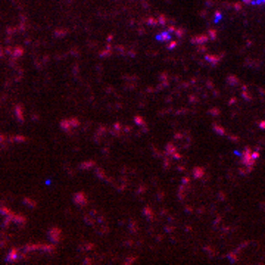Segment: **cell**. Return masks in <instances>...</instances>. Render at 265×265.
<instances>
[{
  "mask_svg": "<svg viewBox=\"0 0 265 265\" xmlns=\"http://www.w3.org/2000/svg\"><path fill=\"white\" fill-rule=\"evenodd\" d=\"M146 186H144V184H142V186H140V189H139V191H137V193H139V194H142V193H144V191H146Z\"/></svg>",
  "mask_w": 265,
  "mask_h": 265,
  "instance_id": "7dc6e473",
  "label": "cell"
},
{
  "mask_svg": "<svg viewBox=\"0 0 265 265\" xmlns=\"http://www.w3.org/2000/svg\"><path fill=\"white\" fill-rule=\"evenodd\" d=\"M199 16H200V18H206V16H208V12H206V10H200V12H199Z\"/></svg>",
  "mask_w": 265,
  "mask_h": 265,
  "instance_id": "bcb514c9",
  "label": "cell"
},
{
  "mask_svg": "<svg viewBox=\"0 0 265 265\" xmlns=\"http://www.w3.org/2000/svg\"><path fill=\"white\" fill-rule=\"evenodd\" d=\"M206 44H199L198 46V49H196V52L198 53H206Z\"/></svg>",
  "mask_w": 265,
  "mask_h": 265,
  "instance_id": "f1b7e54d",
  "label": "cell"
},
{
  "mask_svg": "<svg viewBox=\"0 0 265 265\" xmlns=\"http://www.w3.org/2000/svg\"><path fill=\"white\" fill-rule=\"evenodd\" d=\"M95 165H96L95 161H85L80 165V170H90V168H93Z\"/></svg>",
  "mask_w": 265,
  "mask_h": 265,
  "instance_id": "30bf717a",
  "label": "cell"
},
{
  "mask_svg": "<svg viewBox=\"0 0 265 265\" xmlns=\"http://www.w3.org/2000/svg\"><path fill=\"white\" fill-rule=\"evenodd\" d=\"M137 261V258H128L127 261H124V264H132V262H136Z\"/></svg>",
  "mask_w": 265,
  "mask_h": 265,
  "instance_id": "ee69618b",
  "label": "cell"
},
{
  "mask_svg": "<svg viewBox=\"0 0 265 265\" xmlns=\"http://www.w3.org/2000/svg\"><path fill=\"white\" fill-rule=\"evenodd\" d=\"M71 55H74V56H78V55H80L78 49H72V50H71Z\"/></svg>",
  "mask_w": 265,
  "mask_h": 265,
  "instance_id": "816d5d0a",
  "label": "cell"
},
{
  "mask_svg": "<svg viewBox=\"0 0 265 265\" xmlns=\"http://www.w3.org/2000/svg\"><path fill=\"white\" fill-rule=\"evenodd\" d=\"M134 124H136V125H139V127H144V125H147V124H146V121H144V118H143V116H139V115H137V116H134Z\"/></svg>",
  "mask_w": 265,
  "mask_h": 265,
  "instance_id": "2e32d148",
  "label": "cell"
},
{
  "mask_svg": "<svg viewBox=\"0 0 265 265\" xmlns=\"http://www.w3.org/2000/svg\"><path fill=\"white\" fill-rule=\"evenodd\" d=\"M95 171H96V175H97L99 178H102V180H105V178H106V174H105V171L102 170V168H99V167H97Z\"/></svg>",
  "mask_w": 265,
  "mask_h": 265,
  "instance_id": "603a6c76",
  "label": "cell"
},
{
  "mask_svg": "<svg viewBox=\"0 0 265 265\" xmlns=\"http://www.w3.org/2000/svg\"><path fill=\"white\" fill-rule=\"evenodd\" d=\"M66 33H68L66 29H56V31H55V36H56V37H64Z\"/></svg>",
  "mask_w": 265,
  "mask_h": 265,
  "instance_id": "836d02e7",
  "label": "cell"
},
{
  "mask_svg": "<svg viewBox=\"0 0 265 265\" xmlns=\"http://www.w3.org/2000/svg\"><path fill=\"white\" fill-rule=\"evenodd\" d=\"M212 128H214V131L217 132L218 136H225V134H227V132H225V130H224L221 125H218V124H214V125H212Z\"/></svg>",
  "mask_w": 265,
  "mask_h": 265,
  "instance_id": "7c38bea8",
  "label": "cell"
},
{
  "mask_svg": "<svg viewBox=\"0 0 265 265\" xmlns=\"http://www.w3.org/2000/svg\"><path fill=\"white\" fill-rule=\"evenodd\" d=\"M74 202H75L77 205H80V206H85L88 200H87V198H85V194L83 191H77L75 194H74Z\"/></svg>",
  "mask_w": 265,
  "mask_h": 265,
  "instance_id": "5b68a950",
  "label": "cell"
},
{
  "mask_svg": "<svg viewBox=\"0 0 265 265\" xmlns=\"http://www.w3.org/2000/svg\"><path fill=\"white\" fill-rule=\"evenodd\" d=\"M60 236H62V231H60V228H57V227L50 228L47 231V237L50 239V242H53V243H57Z\"/></svg>",
  "mask_w": 265,
  "mask_h": 265,
  "instance_id": "7a4b0ae2",
  "label": "cell"
},
{
  "mask_svg": "<svg viewBox=\"0 0 265 265\" xmlns=\"http://www.w3.org/2000/svg\"><path fill=\"white\" fill-rule=\"evenodd\" d=\"M137 231H139V225H137V222L131 221V222H130V233H137Z\"/></svg>",
  "mask_w": 265,
  "mask_h": 265,
  "instance_id": "d4e9b609",
  "label": "cell"
},
{
  "mask_svg": "<svg viewBox=\"0 0 265 265\" xmlns=\"http://www.w3.org/2000/svg\"><path fill=\"white\" fill-rule=\"evenodd\" d=\"M203 211H205V208H199L198 211H196V212H198V214H202V212H203Z\"/></svg>",
  "mask_w": 265,
  "mask_h": 265,
  "instance_id": "91938a15",
  "label": "cell"
},
{
  "mask_svg": "<svg viewBox=\"0 0 265 265\" xmlns=\"http://www.w3.org/2000/svg\"><path fill=\"white\" fill-rule=\"evenodd\" d=\"M221 16H222V10L217 9V10H215V22H218V21L221 19Z\"/></svg>",
  "mask_w": 265,
  "mask_h": 265,
  "instance_id": "e575fe53",
  "label": "cell"
},
{
  "mask_svg": "<svg viewBox=\"0 0 265 265\" xmlns=\"http://www.w3.org/2000/svg\"><path fill=\"white\" fill-rule=\"evenodd\" d=\"M177 44H178L177 41L171 40V41H168V43H167V49H168V50H172V49H175V47H177Z\"/></svg>",
  "mask_w": 265,
  "mask_h": 265,
  "instance_id": "83f0119b",
  "label": "cell"
},
{
  "mask_svg": "<svg viewBox=\"0 0 265 265\" xmlns=\"http://www.w3.org/2000/svg\"><path fill=\"white\" fill-rule=\"evenodd\" d=\"M13 140H15V142H19V143H24V142H27L28 139H27V137H24V136H15V137H13Z\"/></svg>",
  "mask_w": 265,
  "mask_h": 265,
  "instance_id": "d6a6232c",
  "label": "cell"
},
{
  "mask_svg": "<svg viewBox=\"0 0 265 265\" xmlns=\"http://www.w3.org/2000/svg\"><path fill=\"white\" fill-rule=\"evenodd\" d=\"M143 215L147 218L149 221H153V214H152V209L149 206H146V208L143 209Z\"/></svg>",
  "mask_w": 265,
  "mask_h": 265,
  "instance_id": "e0dca14e",
  "label": "cell"
},
{
  "mask_svg": "<svg viewBox=\"0 0 265 265\" xmlns=\"http://www.w3.org/2000/svg\"><path fill=\"white\" fill-rule=\"evenodd\" d=\"M108 41H112L114 40V34H108V38H106Z\"/></svg>",
  "mask_w": 265,
  "mask_h": 265,
  "instance_id": "6f0895ef",
  "label": "cell"
},
{
  "mask_svg": "<svg viewBox=\"0 0 265 265\" xmlns=\"http://www.w3.org/2000/svg\"><path fill=\"white\" fill-rule=\"evenodd\" d=\"M163 230H165V233H172V231H174V227H172L171 224H167Z\"/></svg>",
  "mask_w": 265,
  "mask_h": 265,
  "instance_id": "ab89813d",
  "label": "cell"
},
{
  "mask_svg": "<svg viewBox=\"0 0 265 265\" xmlns=\"http://www.w3.org/2000/svg\"><path fill=\"white\" fill-rule=\"evenodd\" d=\"M172 36H174L172 33H170V31L165 29V31H162V33H159V34H156V40H158L159 43H165V44H167L168 41L172 40Z\"/></svg>",
  "mask_w": 265,
  "mask_h": 265,
  "instance_id": "277c9868",
  "label": "cell"
},
{
  "mask_svg": "<svg viewBox=\"0 0 265 265\" xmlns=\"http://www.w3.org/2000/svg\"><path fill=\"white\" fill-rule=\"evenodd\" d=\"M131 127H130V125H125V127H124V132H131Z\"/></svg>",
  "mask_w": 265,
  "mask_h": 265,
  "instance_id": "11a10c76",
  "label": "cell"
},
{
  "mask_svg": "<svg viewBox=\"0 0 265 265\" xmlns=\"http://www.w3.org/2000/svg\"><path fill=\"white\" fill-rule=\"evenodd\" d=\"M22 53H24V49L21 47V46H16V47L13 49V52H12V56L19 57V56H22Z\"/></svg>",
  "mask_w": 265,
  "mask_h": 265,
  "instance_id": "ffe728a7",
  "label": "cell"
},
{
  "mask_svg": "<svg viewBox=\"0 0 265 265\" xmlns=\"http://www.w3.org/2000/svg\"><path fill=\"white\" fill-rule=\"evenodd\" d=\"M233 8H234V10H236V12H242V2H237V3H234V5H233Z\"/></svg>",
  "mask_w": 265,
  "mask_h": 265,
  "instance_id": "8d00e7d4",
  "label": "cell"
},
{
  "mask_svg": "<svg viewBox=\"0 0 265 265\" xmlns=\"http://www.w3.org/2000/svg\"><path fill=\"white\" fill-rule=\"evenodd\" d=\"M227 259L230 261V262H233V264H234V262H237V255H236V253H228Z\"/></svg>",
  "mask_w": 265,
  "mask_h": 265,
  "instance_id": "f546056e",
  "label": "cell"
},
{
  "mask_svg": "<svg viewBox=\"0 0 265 265\" xmlns=\"http://www.w3.org/2000/svg\"><path fill=\"white\" fill-rule=\"evenodd\" d=\"M74 74H78V66H74Z\"/></svg>",
  "mask_w": 265,
  "mask_h": 265,
  "instance_id": "e7e4bbea",
  "label": "cell"
},
{
  "mask_svg": "<svg viewBox=\"0 0 265 265\" xmlns=\"http://www.w3.org/2000/svg\"><path fill=\"white\" fill-rule=\"evenodd\" d=\"M214 5H215L214 0H205V6H206V8H212Z\"/></svg>",
  "mask_w": 265,
  "mask_h": 265,
  "instance_id": "60d3db41",
  "label": "cell"
},
{
  "mask_svg": "<svg viewBox=\"0 0 265 265\" xmlns=\"http://www.w3.org/2000/svg\"><path fill=\"white\" fill-rule=\"evenodd\" d=\"M189 102L191 105H196L199 102V97L196 95H189Z\"/></svg>",
  "mask_w": 265,
  "mask_h": 265,
  "instance_id": "4316f807",
  "label": "cell"
},
{
  "mask_svg": "<svg viewBox=\"0 0 265 265\" xmlns=\"http://www.w3.org/2000/svg\"><path fill=\"white\" fill-rule=\"evenodd\" d=\"M22 203L27 206V208H31V209H34L36 206H37V203L33 200V199H28V198H25L24 200H22Z\"/></svg>",
  "mask_w": 265,
  "mask_h": 265,
  "instance_id": "8fae6325",
  "label": "cell"
},
{
  "mask_svg": "<svg viewBox=\"0 0 265 265\" xmlns=\"http://www.w3.org/2000/svg\"><path fill=\"white\" fill-rule=\"evenodd\" d=\"M217 198L221 200V202H224V200H227V196L222 193V191H218V194H217Z\"/></svg>",
  "mask_w": 265,
  "mask_h": 265,
  "instance_id": "f35d334b",
  "label": "cell"
},
{
  "mask_svg": "<svg viewBox=\"0 0 265 265\" xmlns=\"http://www.w3.org/2000/svg\"><path fill=\"white\" fill-rule=\"evenodd\" d=\"M237 102L236 97H231V99H228V105H234Z\"/></svg>",
  "mask_w": 265,
  "mask_h": 265,
  "instance_id": "db71d44e",
  "label": "cell"
},
{
  "mask_svg": "<svg viewBox=\"0 0 265 265\" xmlns=\"http://www.w3.org/2000/svg\"><path fill=\"white\" fill-rule=\"evenodd\" d=\"M208 40H211L208 34H200V36H194V37L190 38V43H191V44H196V46H199V44H206V43H208Z\"/></svg>",
  "mask_w": 265,
  "mask_h": 265,
  "instance_id": "3957f363",
  "label": "cell"
},
{
  "mask_svg": "<svg viewBox=\"0 0 265 265\" xmlns=\"http://www.w3.org/2000/svg\"><path fill=\"white\" fill-rule=\"evenodd\" d=\"M212 95H214V97H219V96H221V91H219V90H215V88H212Z\"/></svg>",
  "mask_w": 265,
  "mask_h": 265,
  "instance_id": "f6af8a7d",
  "label": "cell"
},
{
  "mask_svg": "<svg viewBox=\"0 0 265 265\" xmlns=\"http://www.w3.org/2000/svg\"><path fill=\"white\" fill-rule=\"evenodd\" d=\"M206 34L209 36V38H211V40H217V38H218V31H217V29H214V28H209Z\"/></svg>",
  "mask_w": 265,
  "mask_h": 265,
  "instance_id": "44dd1931",
  "label": "cell"
},
{
  "mask_svg": "<svg viewBox=\"0 0 265 265\" xmlns=\"http://www.w3.org/2000/svg\"><path fill=\"white\" fill-rule=\"evenodd\" d=\"M69 124H71V127H72L74 130H77V128L80 127V121H78L77 118H69Z\"/></svg>",
  "mask_w": 265,
  "mask_h": 265,
  "instance_id": "cb8c5ba5",
  "label": "cell"
},
{
  "mask_svg": "<svg viewBox=\"0 0 265 265\" xmlns=\"http://www.w3.org/2000/svg\"><path fill=\"white\" fill-rule=\"evenodd\" d=\"M208 114L212 115V116H218V115L221 114V111H219L218 108H211V109L208 111Z\"/></svg>",
  "mask_w": 265,
  "mask_h": 265,
  "instance_id": "484cf974",
  "label": "cell"
},
{
  "mask_svg": "<svg viewBox=\"0 0 265 265\" xmlns=\"http://www.w3.org/2000/svg\"><path fill=\"white\" fill-rule=\"evenodd\" d=\"M158 199H163V194H162L161 191H158Z\"/></svg>",
  "mask_w": 265,
  "mask_h": 265,
  "instance_id": "6125c7cd",
  "label": "cell"
},
{
  "mask_svg": "<svg viewBox=\"0 0 265 265\" xmlns=\"http://www.w3.org/2000/svg\"><path fill=\"white\" fill-rule=\"evenodd\" d=\"M181 184H184V186H189V184H190V177H183V180H181Z\"/></svg>",
  "mask_w": 265,
  "mask_h": 265,
  "instance_id": "b9f144b4",
  "label": "cell"
},
{
  "mask_svg": "<svg viewBox=\"0 0 265 265\" xmlns=\"http://www.w3.org/2000/svg\"><path fill=\"white\" fill-rule=\"evenodd\" d=\"M184 34H186V29H184V28H177L175 31H174V36L178 38V40H183Z\"/></svg>",
  "mask_w": 265,
  "mask_h": 265,
  "instance_id": "d6986e66",
  "label": "cell"
},
{
  "mask_svg": "<svg viewBox=\"0 0 265 265\" xmlns=\"http://www.w3.org/2000/svg\"><path fill=\"white\" fill-rule=\"evenodd\" d=\"M12 218H13V224H16V225H19V227H24V225L27 224V218L22 217V215H19V214H13Z\"/></svg>",
  "mask_w": 265,
  "mask_h": 265,
  "instance_id": "52a82bcc",
  "label": "cell"
},
{
  "mask_svg": "<svg viewBox=\"0 0 265 265\" xmlns=\"http://www.w3.org/2000/svg\"><path fill=\"white\" fill-rule=\"evenodd\" d=\"M227 83L231 85H237L240 83V80H239L236 75H231V74H230V75H227Z\"/></svg>",
  "mask_w": 265,
  "mask_h": 265,
  "instance_id": "4fadbf2b",
  "label": "cell"
},
{
  "mask_svg": "<svg viewBox=\"0 0 265 265\" xmlns=\"http://www.w3.org/2000/svg\"><path fill=\"white\" fill-rule=\"evenodd\" d=\"M177 170L180 171V172H186V167H184V165H178V167H177Z\"/></svg>",
  "mask_w": 265,
  "mask_h": 265,
  "instance_id": "f907efd6",
  "label": "cell"
},
{
  "mask_svg": "<svg viewBox=\"0 0 265 265\" xmlns=\"http://www.w3.org/2000/svg\"><path fill=\"white\" fill-rule=\"evenodd\" d=\"M242 97H243L245 100H247V102H250V100H252V96L249 95L246 90H243V91H242Z\"/></svg>",
  "mask_w": 265,
  "mask_h": 265,
  "instance_id": "4dcf8cb0",
  "label": "cell"
},
{
  "mask_svg": "<svg viewBox=\"0 0 265 265\" xmlns=\"http://www.w3.org/2000/svg\"><path fill=\"white\" fill-rule=\"evenodd\" d=\"M228 139H230L231 142H239V137H237V136H231V134H228Z\"/></svg>",
  "mask_w": 265,
  "mask_h": 265,
  "instance_id": "c3c4849f",
  "label": "cell"
},
{
  "mask_svg": "<svg viewBox=\"0 0 265 265\" xmlns=\"http://www.w3.org/2000/svg\"><path fill=\"white\" fill-rule=\"evenodd\" d=\"M187 112H189L187 109L181 108V109H178V111H175V112H174V115H175V116H178V115H184V114H187Z\"/></svg>",
  "mask_w": 265,
  "mask_h": 265,
  "instance_id": "d590c367",
  "label": "cell"
},
{
  "mask_svg": "<svg viewBox=\"0 0 265 265\" xmlns=\"http://www.w3.org/2000/svg\"><path fill=\"white\" fill-rule=\"evenodd\" d=\"M224 56H225V53H224V52H221L219 55H205V57H203V59H205L208 64H211L212 66H217L218 64L221 62V59H222Z\"/></svg>",
  "mask_w": 265,
  "mask_h": 265,
  "instance_id": "6da1fadb",
  "label": "cell"
},
{
  "mask_svg": "<svg viewBox=\"0 0 265 265\" xmlns=\"http://www.w3.org/2000/svg\"><path fill=\"white\" fill-rule=\"evenodd\" d=\"M242 2H243V3H246V5H253V2H255V0H242Z\"/></svg>",
  "mask_w": 265,
  "mask_h": 265,
  "instance_id": "9f6ffc18",
  "label": "cell"
},
{
  "mask_svg": "<svg viewBox=\"0 0 265 265\" xmlns=\"http://www.w3.org/2000/svg\"><path fill=\"white\" fill-rule=\"evenodd\" d=\"M78 247H80V250H93L95 245L93 243H81Z\"/></svg>",
  "mask_w": 265,
  "mask_h": 265,
  "instance_id": "ac0fdd59",
  "label": "cell"
},
{
  "mask_svg": "<svg viewBox=\"0 0 265 265\" xmlns=\"http://www.w3.org/2000/svg\"><path fill=\"white\" fill-rule=\"evenodd\" d=\"M158 21H159V25H161V27H167V25L170 24V18H167L165 15H159V16H158Z\"/></svg>",
  "mask_w": 265,
  "mask_h": 265,
  "instance_id": "5bb4252c",
  "label": "cell"
},
{
  "mask_svg": "<svg viewBox=\"0 0 265 265\" xmlns=\"http://www.w3.org/2000/svg\"><path fill=\"white\" fill-rule=\"evenodd\" d=\"M144 21H146V24H147L149 27H158V25H159L158 18H146Z\"/></svg>",
  "mask_w": 265,
  "mask_h": 265,
  "instance_id": "9a60e30c",
  "label": "cell"
},
{
  "mask_svg": "<svg viewBox=\"0 0 265 265\" xmlns=\"http://www.w3.org/2000/svg\"><path fill=\"white\" fill-rule=\"evenodd\" d=\"M259 127H261V128H262V130H264V128H265V121H262V122L259 124Z\"/></svg>",
  "mask_w": 265,
  "mask_h": 265,
  "instance_id": "be15d7a7",
  "label": "cell"
},
{
  "mask_svg": "<svg viewBox=\"0 0 265 265\" xmlns=\"http://www.w3.org/2000/svg\"><path fill=\"white\" fill-rule=\"evenodd\" d=\"M177 150V147H175V144L172 142H170V143H167V146H165V155L167 156H171L174 152Z\"/></svg>",
  "mask_w": 265,
  "mask_h": 265,
  "instance_id": "9c48e42d",
  "label": "cell"
},
{
  "mask_svg": "<svg viewBox=\"0 0 265 265\" xmlns=\"http://www.w3.org/2000/svg\"><path fill=\"white\" fill-rule=\"evenodd\" d=\"M205 85H206L208 88H211V90H212V88H214V81H212L211 78H208V80L205 81Z\"/></svg>",
  "mask_w": 265,
  "mask_h": 265,
  "instance_id": "74e56055",
  "label": "cell"
},
{
  "mask_svg": "<svg viewBox=\"0 0 265 265\" xmlns=\"http://www.w3.org/2000/svg\"><path fill=\"white\" fill-rule=\"evenodd\" d=\"M171 158H172V159H175V161H183V153L177 149V150L171 155Z\"/></svg>",
  "mask_w": 265,
  "mask_h": 265,
  "instance_id": "7402d4cb",
  "label": "cell"
},
{
  "mask_svg": "<svg viewBox=\"0 0 265 265\" xmlns=\"http://www.w3.org/2000/svg\"><path fill=\"white\" fill-rule=\"evenodd\" d=\"M106 130H108V128H106L105 125H102V127H99V128H97V132H96V136H103L105 132H106Z\"/></svg>",
  "mask_w": 265,
  "mask_h": 265,
  "instance_id": "1f68e13d",
  "label": "cell"
},
{
  "mask_svg": "<svg viewBox=\"0 0 265 265\" xmlns=\"http://www.w3.org/2000/svg\"><path fill=\"white\" fill-rule=\"evenodd\" d=\"M184 209H186V212H187V214H193V211H194V209L191 208V206H186Z\"/></svg>",
  "mask_w": 265,
  "mask_h": 265,
  "instance_id": "f5cc1de1",
  "label": "cell"
},
{
  "mask_svg": "<svg viewBox=\"0 0 265 265\" xmlns=\"http://www.w3.org/2000/svg\"><path fill=\"white\" fill-rule=\"evenodd\" d=\"M139 34H140V36H143V34H144V29H143V28H139Z\"/></svg>",
  "mask_w": 265,
  "mask_h": 265,
  "instance_id": "94428289",
  "label": "cell"
},
{
  "mask_svg": "<svg viewBox=\"0 0 265 265\" xmlns=\"http://www.w3.org/2000/svg\"><path fill=\"white\" fill-rule=\"evenodd\" d=\"M170 102H172V97H171V96H168V97L165 99V103H170Z\"/></svg>",
  "mask_w": 265,
  "mask_h": 265,
  "instance_id": "680465c9",
  "label": "cell"
},
{
  "mask_svg": "<svg viewBox=\"0 0 265 265\" xmlns=\"http://www.w3.org/2000/svg\"><path fill=\"white\" fill-rule=\"evenodd\" d=\"M191 174H193V177H194V178L202 180V178L205 177V174H206V170H205L203 167H194V168H193V171H191Z\"/></svg>",
  "mask_w": 265,
  "mask_h": 265,
  "instance_id": "8992f818",
  "label": "cell"
},
{
  "mask_svg": "<svg viewBox=\"0 0 265 265\" xmlns=\"http://www.w3.org/2000/svg\"><path fill=\"white\" fill-rule=\"evenodd\" d=\"M127 55H128L130 57H136V56H137V52H136V50H128V52H127Z\"/></svg>",
  "mask_w": 265,
  "mask_h": 265,
  "instance_id": "7bdbcfd3",
  "label": "cell"
},
{
  "mask_svg": "<svg viewBox=\"0 0 265 265\" xmlns=\"http://www.w3.org/2000/svg\"><path fill=\"white\" fill-rule=\"evenodd\" d=\"M15 114L19 122H24V112H22V105H15Z\"/></svg>",
  "mask_w": 265,
  "mask_h": 265,
  "instance_id": "ba28073f",
  "label": "cell"
},
{
  "mask_svg": "<svg viewBox=\"0 0 265 265\" xmlns=\"http://www.w3.org/2000/svg\"><path fill=\"white\" fill-rule=\"evenodd\" d=\"M146 91H147V93H155V91H156V87H147Z\"/></svg>",
  "mask_w": 265,
  "mask_h": 265,
  "instance_id": "681fc988",
  "label": "cell"
}]
</instances>
